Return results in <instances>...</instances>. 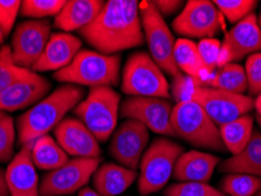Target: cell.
I'll return each mask as SVG.
<instances>
[{"label":"cell","instance_id":"cell-1","mask_svg":"<svg viewBox=\"0 0 261 196\" xmlns=\"http://www.w3.org/2000/svg\"><path fill=\"white\" fill-rule=\"evenodd\" d=\"M139 2L109 0L98 17L79 31L88 45L105 55L141 46L145 41Z\"/></svg>","mask_w":261,"mask_h":196},{"label":"cell","instance_id":"cell-2","mask_svg":"<svg viewBox=\"0 0 261 196\" xmlns=\"http://www.w3.org/2000/svg\"><path fill=\"white\" fill-rule=\"evenodd\" d=\"M84 94L85 92L80 86L64 83L22 113L17 120L18 140L21 147L55 130L65 115L82 101Z\"/></svg>","mask_w":261,"mask_h":196},{"label":"cell","instance_id":"cell-3","mask_svg":"<svg viewBox=\"0 0 261 196\" xmlns=\"http://www.w3.org/2000/svg\"><path fill=\"white\" fill-rule=\"evenodd\" d=\"M57 81L76 86L113 87L120 79V55H105L97 51L80 49L72 63L53 74Z\"/></svg>","mask_w":261,"mask_h":196},{"label":"cell","instance_id":"cell-4","mask_svg":"<svg viewBox=\"0 0 261 196\" xmlns=\"http://www.w3.org/2000/svg\"><path fill=\"white\" fill-rule=\"evenodd\" d=\"M120 113V94L112 87H93L73 109L99 142H106L116 130Z\"/></svg>","mask_w":261,"mask_h":196},{"label":"cell","instance_id":"cell-5","mask_svg":"<svg viewBox=\"0 0 261 196\" xmlns=\"http://www.w3.org/2000/svg\"><path fill=\"white\" fill-rule=\"evenodd\" d=\"M171 124L174 135L195 147L225 151L220 129L194 101L179 102L173 107Z\"/></svg>","mask_w":261,"mask_h":196},{"label":"cell","instance_id":"cell-6","mask_svg":"<svg viewBox=\"0 0 261 196\" xmlns=\"http://www.w3.org/2000/svg\"><path fill=\"white\" fill-rule=\"evenodd\" d=\"M182 153L181 146L165 137L152 142L140 161L138 190L141 196L154 194L166 186Z\"/></svg>","mask_w":261,"mask_h":196},{"label":"cell","instance_id":"cell-7","mask_svg":"<svg viewBox=\"0 0 261 196\" xmlns=\"http://www.w3.org/2000/svg\"><path fill=\"white\" fill-rule=\"evenodd\" d=\"M121 79V90L129 97L171 98L170 85L163 71L145 52L128 57Z\"/></svg>","mask_w":261,"mask_h":196},{"label":"cell","instance_id":"cell-8","mask_svg":"<svg viewBox=\"0 0 261 196\" xmlns=\"http://www.w3.org/2000/svg\"><path fill=\"white\" fill-rule=\"evenodd\" d=\"M139 11L144 36L147 41L149 54L161 71L175 78L181 74L174 61L175 40L171 30L152 2H141Z\"/></svg>","mask_w":261,"mask_h":196},{"label":"cell","instance_id":"cell-9","mask_svg":"<svg viewBox=\"0 0 261 196\" xmlns=\"http://www.w3.org/2000/svg\"><path fill=\"white\" fill-rule=\"evenodd\" d=\"M192 101L197 102L219 128L244 117L254 107L251 97L202 85L195 90Z\"/></svg>","mask_w":261,"mask_h":196},{"label":"cell","instance_id":"cell-10","mask_svg":"<svg viewBox=\"0 0 261 196\" xmlns=\"http://www.w3.org/2000/svg\"><path fill=\"white\" fill-rule=\"evenodd\" d=\"M101 162V157H73L64 166L48 172L43 176L40 196L71 195L83 189Z\"/></svg>","mask_w":261,"mask_h":196},{"label":"cell","instance_id":"cell-11","mask_svg":"<svg viewBox=\"0 0 261 196\" xmlns=\"http://www.w3.org/2000/svg\"><path fill=\"white\" fill-rule=\"evenodd\" d=\"M173 29L185 37L213 38L224 29V15L212 2L190 0L174 19Z\"/></svg>","mask_w":261,"mask_h":196},{"label":"cell","instance_id":"cell-12","mask_svg":"<svg viewBox=\"0 0 261 196\" xmlns=\"http://www.w3.org/2000/svg\"><path fill=\"white\" fill-rule=\"evenodd\" d=\"M173 106L167 99L129 97L121 102L120 115L136 120L161 135L175 136L171 124Z\"/></svg>","mask_w":261,"mask_h":196},{"label":"cell","instance_id":"cell-13","mask_svg":"<svg viewBox=\"0 0 261 196\" xmlns=\"http://www.w3.org/2000/svg\"><path fill=\"white\" fill-rule=\"evenodd\" d=\"M51 24L47 20H26L20 22L12 36V57L15 65L32 71L51 38Z\"/></svg>","mask_w":261,"mask_h":196},{"label":"cell","instance_id":"cell-14","mask_svg":"<svg viewBox=\"0 0 261 196\" xmlns=\"http://www.w3.org/2000/svg\"><path fill=\"white\" fill-rule=\"evenodd\" d=\"M258 51H261V29L256 15L251 13L226 33L218 55L217 67L233 64Z\"/></svg>","mask_w":261,"mask_h":196},{"label":"cell","instance_id":"cell-15","mask_svg":"<svg viewBox=\"0 0 261 196\" xmlns=\"http://www.w3.org/2000/svg\"><path fill=\"white\" fill-rule=\"evenodd\" d=\"M148 140V129L143 124L136 120H126L112 134L110 154L120 166L136 171L147 149Z\"/></svg>","mask_w":261,"mask_h":196},{"label":"cell","instance_id":"cell-16","mask_svg":"<svg viewBox=\"0 0 261 196\" xmlns=\"http://www.w3.org/2000/svg\"><path fill=\"white\" fill-rule=\"evenodd\" d=\"M56 141L67 155L73 157H100L99 141L76 118H65L55 128Z\"/></svg>","mask_w":261,"mask_h":196},{"label":"cell","instance_id":"cell-17","mask_svg":"<svg viewBox=\"0 0 261 196\" xmlns=\"http://www.w3.org/2000/svg\"><path fill=\"white\" fill-rule=\"evenodd\" d=\"M51 86L47 79L32 72L0 94V112L30 109L47 95Z\"/></svg>","mask_w":261,"mask_h":196},{"label":"cell","instance_id":"cell-18","mask_svg":"<svg viewBox=\"0 0 261 196\" xmlns=\"http://www.w3.org/2000/svg\"><path fill=\"white\" fill-rule=\"evenodd\" d=\"M5 172L10 196H40L38 174L31 155V145L22 146Z\"/></svg>","mask_w":261,"mask_h":196},{"label":"cell","instance_id":"cell-19","mask_svg":"<svg viewBox=\"0 0 261 196\" xmlns=\"http://www.w3.org/2000/svg\"><path fill=\"white\" fill-rule=\"evenodd\" d=\"M82 49V40L70 33H53L32 72L59 71L67 67Z\"/></svg>","mask_w":261,"mask_h":196},{"label":"cell","instance_id":"cell-20","mask_svg":"<svg viewBox=\"0 0 261 196\" xmlns=\"http://www.w3.org/2000/svg\"><path fill=\"white\" fill-rule=\"evenodd\" d=\"M220 162L218 156L199 151L182 153L176 161L173 178L180 182L207 183Z\"/></svg>","mask_w":261,"mask_h":196},{"label":"cell","instance_id":"cell-21","mask_svg":"<svg viewBox=\"0 0 261 196\" xmlns=\"http://www.w3.org/2000/svg\"><path fill=\"white\" fill-rule=\"evenodd\" d=\"M103 5L101 0H70L55 18V26L65 33L80 31L98 17Z\"/></svg>","mask_w":261,"mask_h":196},{"label":"cell","instance_id":"cell-22","mask_svg":"<svg viewBox=\"0 0 261 196\" xmlns=\"http://www.w3.org/2000/svg\"><path fill=\"white\" fill-rule=\"evenodd\" d=\"M137 178L136 171L106 162L100 164L93 174V187L101 196H117L124 193Z\"/></svg>","mask_w":261,"mask_h":196},{"label":"cell","instance_id":"cell-23","mask_svg":"<svg viewBox=\"0 0 261 196\" xmlns=\"http://www.w3.org/2000/svg\"><path fill=\"white\" fill-rule=\"evenodd\" d=\"M219 169L221 173L246 174L261 179V132L253 130L246 147L220 163Z\"/></svg>","mask_w":261,"mask_h":196},{"label":"cell","instance_id":"cell-24","mask_svg":"<svg viewBox=\"0 0 261 196\" xmlns=\"http://www.w3.org/2000/svg\"><path fill=\"white\" fill-rule=\"evenodd\" d=\"M174 61L181 73L202 82H210L216 73L207 70L197 49V45L189 39L175 40Z\"/></svg>","mask_w":261,"mask_h":196},{"label":"cell","instance_id":"cell-25","mask_svg":"<svg viewBox=\"0 0 261 196\" xmlns=\"http://www.w3.org/2000/svg\"><path fill=\"white\" fill-rule=\"evenodd\" d=\"M31 155L36 168L55 171L67 162L68 155L52 136L44 135L31 144Z\"/></svg>","mask_w":261,"mask_h":196},{"label":"cell","instance_id":"cell-26","mask_svg":"<svg viewBox=\"0 0 261 196\" xmlns=\"http://www.w3.org/2000/svg\"><path fill=\"white\" fill-rule=\"evenodd\" d=\"M220 135L225 147L232 154H238L246 147L253 134V118L251 115H244L229 124L221 126Z\"/></svg>","mask_w":261,"mask_h":196},{"label":"cell","instance_id":"cell-27","mask_svg":"<svg viewBox=\"0 0 261 196\" xmlns=\"http://www.w3.org/2000/svg\"><path fill=\"white\" fill-rule=\"evenodd\" d=\"M206 86L218 88L236 94H244L248 90L245 68L238 64H228L221 67Z\"/></svg>","mask_w":261,"mask_h":196},{"label":"cell","instance_id":"cell-28","mask_svg":"<svg viewBox=\"0 0 261 196\" xmlns=\"http://www.w3.org/2000/svg\"><path fill=\"white\" fill-rule=\"evenodd\" d=\"M31 73H32L31 70L15 65L12 49L9 45L0 47V94L15 82L28 78Z\"/></svg>","mask_w":261,"mask_h":196},{"label":"cell","instance_id":"cell-29","mask_svg":"<svg viewBox=\"0 0 261 196\" xmlns=\"http://www.w3.org/2000/svg\"><path fill=\"white\" fill-rule=\"evenodd\" d=\"M261 189V179L246 174H228L221 181V191L227 196H253Z\"/></svg>","mask_w":261,"mask_h":196},{"label":"cell","instance_id":"cell-30","mask_svg":"<svg viewBox=\"0 0 261 196\" xmlns=\"http://www.w3.org/2000/svg\"><path fill=\"white\" fill-rule=\"evenodd\" d=\"M65 4L64 0H25L21 2L20 13L22 17L34 18L36 20L46 17L56 18Z\"/></svg>","mask_w":261,"mask_h":196},{"label":"cell","instance_id":"cell-31","mask_svg":"<svg viewBox=\"0 0 261 196\" xmlns=\"http://www.w3.org/2000/svg\"><path fill=\"white\" fill-rule=\"evenodd\" d=\"M221 14L231 22H239L254 10L258 2L252 0H216L213 2Z\"/></svg>","mask_w":261,"mask_h":196},{"label":"cell","instance_id":"cell-32","mask_svg":"<svg viewBox=\"0 0 261 196\" xmlns=\"http://www.w3.org/2000/svg\"><path fill=\"white\" fill-rule=\"evenodd\" d=\"M165 196H227L211 187L208 183L201 182H179L172 184L165 190Z\"/></svg>","mask_w":261,"mask_h":196},{"label":"cell","instance_id":"cell-33","mask_svg":"<svg viewBox=\"0 0 261 196\" xmlns=\"http://www.w3.org/2000/svg\"><path fill=\"white\" fill-rule=\"evenodd\" d=\"M15 127L13 119L5 115L0 118V163L11 162L14 157Z\"/></svg>","mask_w":261,"mask_h":196},{"label":"cell","instance_id":"cell-34","mask_svg":"<svg viewBox=\"0 0 261 196\" xmlns=\"http://www.w3.org/2000/svg\"><path fill=\"white\" fill-rule=\"evenodd\" d=\"M199 86H201V82L199 80L181 73L180 75L173 78L171 87L172 97L176 100V103L192 101L193 93Z\"/></svg>","mask_w":261,"mask_h":196},{"label":"cell","instance_id":"cell-35","mask_svg":"<svg viewBox=\"0 0 261 196\" xmlns=\"http://www.w3.org/2000/svg\"><path fill=\"white\" fill-rule=\"evenodd\" d=\"M245 72L247 76L249 94L259 95L261 93V53L258 52L248 57Z\"/></svg>","mask_w":261,"mask_h":196},{"label":"cell","instance_id":"cell-36","mask_svg":"<svg viewBox=\"0 0 261 196\" xmlns=\"http://www.w3.org/2000/svg\"><path fill=\"white\" fill-rule=\"evenodd\" d=\"M221 44L218 39L214 38H207V39H201L200 42L197 45V49L200 55L202 63L205 64L207 70L214 73L217 68V60L219 52H220Z\"/></svg>","mask_w":261,"mask_h":196},{"label":"cell","instance_id":"cell-37","mask_svg":"<svg viewBox=\"0 0 261 196\" xmlns=\"http://www.w3.org/2000/svg\"><path fill=\"white\" fill-rule=\"evenodd\" d=\"M21 2L19 0H0V25H2L5 37L10 34L20 11Z\"/></svg>","mask_w":261,"mask_h":196},{"label":"cell","instance_id":"cell-38","mask_svg":"<svg viewBox=\"0 0 261 196\" xmlns=\"http://www.w3.org/2000/svg\"><path fill=\"white\" fill-rule=\"evenodd\" d=\"M152 3L163 17L164 15L168 17V15H172L175 12H178V10L184 4L182 2H178V0H156V2Z\"/></svg>","mask_w":261,"mask_h":196},{"label":"cell","instance_id":"cell-39","mask_svg":"<svg viewBox=\"0 0 261 196\" xmlns=\"http://www.w3.org/2000/svg\"><path fill=\"white\" fill-rule=\"evenodd\" d=\"M9 188L6 183V172L0 168V196H9Z\"/></svg>","mask_w":261,"mask_h":196},{"label":"cell","instance_id":"cell-40","mask_svg":"<svg viewBox=\"0 0 261 196\" xmlns=\"http://www.w3.org/2000/svg\"><path fill=\"white\" fill-rule=\"evenodd\" d=\"M79 196H101V195L98 194L97 191H95L94 189H92V188L85 187V188H83V189L79 190Z\"/></svg>","mask_w":261,"mask_h":196},{"label":"cell","instance_id":"cell-41","mask_svg":"<svg viewBox=\"0 0 261 196\" xmlns=\"http://www.w3.org/2000/svg\"><path fill=\"white\" fill-rule=\"evenodd\" d=\"M254 107L256 109V112H258V117L261 118V93L258 95V98L254 101Z\"/></svg>","mask_w":261,"mask_h":196},{"label":"cell","instance_id":"cell-42","mask_svg":"<svg viewBox=\"0 0 261 196\" xmlns=\"http://www.w3.org/2000/svg\"><path fill=\"white\" fill-rule=\"evenodd\" d=\"M4 39H5V33H4L2 25H0V45H3Z\"/></svg>","mask_w":261,"mask_h":196},{"label":"cell","instance_id":"cell-43","mask_svg":"<svg viewBox=\"0 0 261 196\" xmlns=\"http://www.w3.org/2000/svg\"><path fill=\"white\" fill-rule=\"evenodd\" d=\"M5 115H6V113H3V112H0V118L5 117Z\"/></svg>","mask_w":261,"mask_h":196},{"label":"cell","instance_id":"cell-44","mask_svg":"<svg viewBox=\"0 0 261 196\" xmlns=\"http://www.w3.org/2000/svg\"><path fill=\"white\" fill-rule=\"evenodd\" d=\"M259 26H260V29H261V14H260V17H259Z\"/></svg>","mask_w":261,"mask_h":196},{"label":"cell","instance_id":"cell-45","mask_svg":"<svg viewBox=\"0 0 261 196\" xmlns=\"http://www.w3.org/2000/svg\"><path fill=\"white\" fill-rule=\"evenodd\" d=\"M258 122H259L260 126H261V118L260 117H258Z\"/></svg>","mask_w":261,"mask_h":196},{"label":"cell","instance_id":"cell-46","mask_svg":"<svg viewBox=\"0 0 261 196\" xmlns=\"http://www.w3.org/2000/svg\"><path fill=\"white\" fill-rule=\"evenodd\" d=\"M255 196H261V191H259V193H258V194H256Z\"/></svg>","mask_w":261,"mask_h":196}]
</instances>
